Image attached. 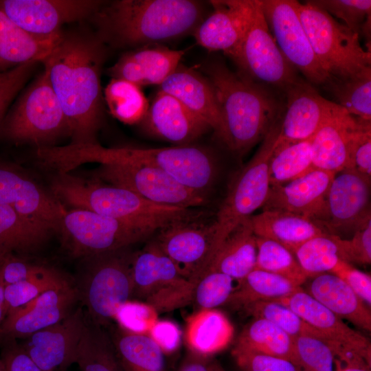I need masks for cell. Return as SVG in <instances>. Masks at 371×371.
Listing matches in <instances>:
<instances>
[{
  "mask_svg": "<svg viewBox=\"0 0 371 371\" xmlns=\"http://www.w3.org/2000/svg\"><path fill=\"white\" fill-rule=\"evenodd\" d=\"M211 359L190 352L177 371H210Z\"/></svg>",
  "mask_w": 371,
  "mask_h": 371,
  "instance_id": "59",
  "label": "cell"
},
{
  "mask_svg": "<svg viewBox=\"0 0 371 371\" xmlns=\"http://www.w3.org/2000/svg\"><path fill=\"white\" fill-rule=\"evenodd\" d=\"M60 35L50 38L35 37L0 10V72L27 63H41L52 50Z\"/></svg>",
  "mask_w": 371,
  "mask_h": 371,
  "instance_id": "32",
  "label": "cell"
},
{
  "mask_svg": "<svg viewBox=\"0 0 371 371\" xmlns=\"http://www.w3.org/2000/svg\"><path fill=\"white\" fill-rule=\"evenodd\" d=\"M52 232L0 203V249L7 254H27L36 251Z\"/></svg>",
  "mask_w": 371,
  "mask_h": 371,
  "instance_id": "34",
  "label": "cell"
},
{
  "mask_svg": "<svg viewBox=\"0 0 371 371\" xmlns=\"http://www.w3.org/2000/svg\"><path fill=\"white\" fill-rule=\"evenodd\" d=\"M49 168L67 173L89 162L129 164L158 168L186 187L207 196L218 172V160L208 147L195 144L162 148H105L97 144L51 146L44 154Z\"/></svg>",
  "mask_w": 371,
  "mask_h": 371,
  "instance_id": "3",
  "label": "cell"
},
{
  "mask_svg": "<svg viewBox=\"0 0 371 371\" xmlns=\"http://www.w3.org/2000/svg\"><path fill=\"white\" fill-rule=\"evenodd\" d=\"M311 2L325 10L353 32L360 34L366 19L371 16L370 0H314Z\"/></svg>",
  "mask_w": 371,
  "mask_h": 371,
  "instance_id": "48",
  "label": "cell"
},
{
  "mask_svg": "<svg viewBox=\"0 0 371 371\" xmlns=\"http://www.w3.org/2000/svg\"><path fill=\"white\" fill-rule=\"evenodd\" d=\"M53 196L74 208L93 211L154 232L179 219L196 217L188 208L159 205L124 188L58 173L52 184Z\"/></svg>",
  "mask_w": 371,
  "mask_h": 371,
  "instance_id": "5",
  "label": "cell"
},
{
  "mask_svg": "<svg viewBox=\"0 0 371 371\" xmlns=\"http://www.w3.org/2000/svg\"><path fill=\"white\" fill-rule=\"evenodd\" d=\"M336 174L311 219L326 234L341 236L371 219L370 177L347 168Z\"/></svg>",
  "mask_w": 371,
  "mask_h": 371,
  "instance_id": "13",
  "label": "cell"
},
{
  "mask_svg": "<svg viewBox=\"0 0 371 371\" xmlns=\"http://www.w3.org/2000/svg\"><path fill=\"white\" fill-rule=\"evenodd\" d=\"M256 256V236L249 217L225 238L205 271H219L239 282L255 268Z\"/></svg>",
  "mask_w": 371,
  "mask_h": 371,
  "instance_id": "31",
  "label": "cell"
},
{
  "mask_svg": "<svg viewBox=\"0 0 371 371\" xmlns=\"http://www.w3.org/2000/svg\"><path fill=\"white\" fill-rule=\"evenodd\" d=\"M7 311L4 302H0V325L5 318Z\"/></svg>",
  "mask_w": 371,
  "mask_h": 371,
  "instance_id": "61",
  "label": "cell"
},
{
  "mask_svg": "<svg viewBox=\"0 0 371 371\" xmlns=\"http://www.w3.org/2000/svg\"><path fill=\"white\" fill-rule=\"evenodd\" d=\"M235 345L254 352L286 359L298 365L294 339L264 319L254 318L243 328Z\"/></svg>",
  "mask_w": 371,
  "mask_h": 371,
  "instance_id": "37",
  "label": "cell"
},
{
  "mask_svg": "<svg viewBox=\"0 0 371 371\" xmlns=\"http://www.w3.org/2000/svg\"><path fill=\"white\" fill-rule=\"evenodd\" d=\"M210 10L196 0L104 1L90 19L106 45L135 49L192 35Z\"/></svg>",
  "mask_w": 371,
  "mask_h": 371,
  "instance_id": "2",
  "label": "cell"
},
{
  "mask_svg": "<svg viewBox=\"0 0 371 371\" xmlns=\"http://www.w3.org/2000/svg\"><path fill=\"white\" fill-rule=\"evenodd\" d=\"M36 63H27L0 72V126L10 104L23 88Z\"/></svg>",
  "mask_w": 371,
  "mask_h": 371,
  "instance_id": "53",
  "label": "cell"
},
{
  "mask_svg": "<svg viewBox=\"0 0 371 371\" xmlns=\"http://www.w3.org/2000/svg\"><path fill=\"white\" fill-rule=\"evenodd\" d=\"M131 271L134 285L133 296L144 300L189 280L181 275L175 263L154 240L133 254Z\"/></svg>",
  "mask_w": 371,
  "mask_h": 371,
  "instance_id": "29",
  "label": "cell"
},
{
  "mask_svg": "<svg viewBox=\"0 0 371 371\" xmlns=\"http://www.w3.org/2000/svg\"><path fill=\"white\" fill-rule=\"evenodd\" d=\"M234 328L216 309H200L186 319L185 340L190 352L205 357L221 352L230 344Z\"/></svg>",
  "mask_w": 371,
  "mask_h": 371,
  "instance_id": "33",
  "label": "cell"
},
{
  "mask_svg": "<svg viewBox=\"0 0 371 371\" xmlns=\"http://www.w3.org/2000/svg\"><path fill=\"white\" fill-rule=\"evenodd\" d=\"M301 289L302 286L280 276L254 269L238 282L225 304L242 310L252 303L280 299Z\"/></svg>",
  "mask_w": 371,
  "mask_h": 371,
  "instance_id": "36",
  "label": "cell"
},
{
  "mask_svg": "<svg viewBox=\"0 0 371 371\" xmlns=\"http://www.w3.org/2000/svg\"><path fill=\"white\" fill-rule=\"evenodd\" d=\"M232 355L243 371H302L286 359L265 355L235 345Z\"/></svg>",
  "mask_w": 371,
  "mask_h": 371,
  "instance_id": "50",
  "label": "cell"
},
{
  "mask_svg": "<svg viewBox=\"0 0 371 371\" xmlns=\"http://www.w3.org/2000/svg\"><path fill=\"white\" fill-rule=\"evenodd\" d=\"M64 135H69L68 122L43 70L7 111L0 126V136L40 147Z\"/></svg>",
  "mask_w": 371,
  "mask_h": 371,
  "instance_id": "7",
  "label": "cell"
},
{
  "mask_svg": "<svg viewBox=\"0 0 371 371\" xmlns=\"http://www.w3.org/2000/svg\"><path fill=\"white\" fill-rule=\"evenodd\" d=\"M344 281L351 289L369 306H371V277L350 263L339 259L329 272Z\"/></svg>",
  "mask_w": 371,
  "mask_h": 371,
  "instance_id": "54",
  "label": "cell"
},
{
  "mask_svg": "<svg viewBox=\"0 0 371 371\" xmlns=\"http://www.w3.org/2000/svg\"><path fill=\"white\" fill-rule=\"evenodd\" d=\"M297 1L260 0L269 28L288 63L313 85L330 80L317 60L302 24Z\"/></svg>",
  "mask_w": 371,
  "mask_h": 371,
  "instance_id": "14",
  "label": "cell"
},
{
  "mask_svg": "<svg viewBox=\"0 0 371 371\" xmlns=\"http://www.w3.org/2000/svg\"><path fill=\"white\" fill-rule=\"evenodd\" d=\"M106 45L96 34L63 32L41 62L66 116L70 144H97L104 115L101 73Z\"/></svg>",
  "mask_w": 371,
  "mask_h": 371,
  "instance_id": "1",
  "label": "cell"
},
{
  "mask_svg": "<svg viewBox=\"0 0 371 371\" xmlns=\"http://www.w3.org/2000/svg\"><path fill=\"white\" fill-rule=\"evenodd\" d=\"M74 284L65 275L59 272L50 276L6 285L4 289V300L7 315L25 306L45 291Z\"/></svg>",
  "mask_w": 371,
  "mask_h": 371,
  "instance_id": "45",
  "label": "cell"
},
{
  "mask_svg": "<svg viewBox=\"0 0 371 371\" xmlns=\"http://www.w3.org/2000/svg\"><path fill=\"white\" fill-rule=\"evenodd\" d=\"M336 173L313 169L286 185L271 186L262 211H280L312 219L320 208Z\"/></svg>",
  "mask_w": 371,
  "mask_h": 371,
  "instance_id": "26",
  "label": "cell"
},
{
  "mask_svg": "<svg viewBox=\"0 0 371 371\" xmlns=\"http://www.w3.org/2000/svg\"><path fill=\"white\" fill-rule=\"evenodd\" d=\"M75 363L80 371H124L111 339L102 327L92 322L87 315Z\"/></svg>",
  "mask_w": 371,
  "mask_h": 371,
  "instance_id": "38",
  "label": "cell"
},
{
  "mask_svg": "<svg viewBox=\"0 0 371 371\" xmlns=\"http://www.w3.org/2000/svg\"><path fill=\"white\" fill-rule=\"evenodd\" d=\"M0 371H5V368H4V366L3 364V362L1 359V357H0Z\"/></svg>",
  "mask_w": 371,
  "mask_h": 371,
  "instance_id": "63",
  "label": "cell"
},
{
  "mask_svg": "<svg viewBox=\"0 0 371 371\" xmlns=\"http://www.w3.org/2000/svg\"><path fill=\"white\" fill-rule=\"evenodd\" d=\"M337 104L351 115L371 121V67L341 78H330L326 85Z\"/></svg>",
  "mask_w": 371,
  "mask_h": 371,
  "instance_id": "39",
  "label": "cell"
},
{
  "mask_svg": "<svg viewBox=\"0 0 371 371\" xmlns=\"http://www.w3.org/2000/svg\"><path fill=\"white\" fill-rule=\"evenodd\" d=\"M210 371H225L221 365L215 360H211Z\"/></svg>",
  "mask_w": 371,
  "mask_h": 371,
  "instance_id": "60",
  "label": "cell"
},
{
  "mask_svg": "<svg viewBox=\"0 0 371 371\" xmlns=\"http://www.w3.org/2000/svg\"><path fill=\"white\" fill-rule=\"evenodd\" d=\"M292 310L311 327L318 331L332 348H342L371 360L370 340L301 289L274 300Z\"/></svg>",
  "mask_w": 371,
  "mask_h": 371,
  "instance_id": "22",
  "label": "cell"
},
{
  "mask_svg": "<svg viewBox=\"0 0 371 371\" xmlns=\"http://www.w3.org/2000/svg\"><path fill=\"white\" fill-rule=\"evenodd\" d=\"M367 122L342 107L331 114L311 138L312 170L337 174L349 168L353 139Z\"/></svg>",
  "mask_w": 371,
  "mask_h": 371,
  "instance_id": "24",
  "label": "cell"
},
{
  "mask_svg": "<svg viewBox=\"0 0 371 371\" xmlns=\"http://www.w3.org/2000/svg\"><path fill=\"white\" fill-rule=\"evenodd\" d=\"M254 234L273 240L293 254L307 240L326 233L311 219L280 211H262L250 216Z\"/></svg>",
  "mask_w": 371,
  "mask_h": 371,
  "instance_id": "30",
  "label": "cell"
},
{
  "mask_svg": "<svg viewBox=\"0 0 371 371\" xmlns=\"http://www.w3.org/2000/svg\"><path fill=\"white\" fill-rule=\"evenodd\" d=\"M111 341L124 371H164V353L148 335L117 326Z\"/></svg>",
  "mask_w": 371,
  "mask_h": 371,
  "instance_id": "35",
  "label": "cell"
},
{
  "mask_svg": "<svg viewBox=\"0 0 371 371\" xmlns=\"http://www.w3.org/2000/svg\"><path fill=\"white\" fill-rule=\"evenodd\" d=\"M195 218L167 224L157 231L154 240L181 275L194 284L208 268L217 250L213 222L204 223Z\"/></svg>",
  "mask_w": 371,
  "mask_h": 371,
  "instance_id": "15",
  "label": "cell"
},
{
  "mask_svg": "<svg viewBox=\"0 0 371 371\" xmlns=\"http://www.w3.org/2000/svg\"><path fill=\"white\" fill-rule=\"evenodd\" d=\"M308 279L304 291L343 320L371 331L370 307L344 281L329 272Z\"/></svg>",
  "mask_w": 371,
  "mask_h": 371,
  "instance_id": "28",
  "label": "cell"
},
{
  "mask_svg": "<svg viewBox=\"0 0 371 371\" xmlns=\"http://www.w3.org/2000/svg\"><path fill=\"white\" fill-rule=\"evenodd\" d=\"M0 357L5 371H44L26 353L16 339L0 343Z\"/></svg>",
  "mask_w": 371,
  "mask_h": 371,
  "instance_id": "56",
  "label": "cell"
},
{
  "mask_svg": "<svg viewBox=\"0 0 371 371\" xmlns=\"http://www.w3.org/2000/svg\"><path fill=\"white\" fill-rule=\"evenodd\" d=\"M86 324L82 306L60 322L37 331L20 344L44 371H67L76 362L77 350Z\"/></svg>",
  "mask_w": 371,
  "mask_h": 371,
  "instance_id": "18",
  "label": "cell"
},
{
  "mask_svg": "<svg viewBox=\"0 0 371 371\" xmlns=\"http://www.w3.org/2000/svg\"><path fill=\"white\" fill-rule=\"evenodd\" d=\"M334 355V371H371V360L350 350L336 348Z\"/></svg>",
  "mask_w": 371,
  "mask_h": 371,
  "instance_id": "58",
  "label": "cell"
},
{
  "mask_svg": "<svg viewBox=\"0 0 371 371\" xmlns=\"http://www.w3.org/2000/svg\"><path fill=\"white\" fill-rule=\"evenodd\" d=\"M243 76L283 92L299 76L280 52L262 13L260 0L233 60Z\"/></svg>",
  "mask_w": 371,
  "mask_h": 371,
  "instance_id": "11",
  "label": "cell"
},
{
  "mask_svg": "<svg viewBox=\"0 0 371 371\" xmlns=\"http://www.w3.org/2000/svg\"><path fill=\"white\" fill-rule=\"evenodd\" d=\"M125 249L83 258L74 283L79 302L94 324L103 327L133 296L132 255Z\"/></svg>",
  "mask_w": 371,
  "mask_h": 371,
  "instance_id": "6",
  "label": "cell"
},
{
  "mask_svg": "<svg viewBox=\"0 0 371 371\" xmlns=\"http://www.w3.org/2000/svg\"><path fill=\"white\" fill-rule=\"evenodd\" d=\"M371 176V124L366 123L355 135L350 150V167Z\"/></svg>",
  "mask_w": 371,
  "mask_h": 371,
  "instance_id": "55",
  "label": "cell"
},
{
  "mask_svg": "<svg viewBox=\"0 0 371 371\" xmlns=\"http://www.w3.org/2000/svg\"><path fill=\"white\" fill-rule=\"evenodd\" d=\"M297 363L302 371H334L331 346L319 334L306 333L294 339Z\"/></svg>",
  "mask_w": 371,
  "mask_h": 371,
  "instance_id": "46",
  "label": "cell"
},
{
  "mask_svg": "<svg viewBox=\"0 0 371 371\" xmlns=\"http://www.w3.org/2000/svg\"><path fill=\"white\" fill-rule=\"evenodd\" d=\"M184 51L163 45H151L132 49L122 54L108 69L111 78L129 81L139 87H158L181 63Z\"/></svg>",
  "mask_w": 371,
  "mask_h": 371,
  "instance_id": "27",
  "label": "cell"
},
{
  "mask_svg": "<svg viewBox=\"0 0 371 371\" xmlns=\"http://www.w3.org/2000/svg\"><path fill=\"white\" fill-rule=\"evenodd\" d=\"M257 256L254 269L268 271L302 286L308 278L294 254L282 245L256 236Z\"/></svg>",
  "mask_w": 371,
  "mask_h": 371,
  "instance_id": "42",
  "label": "cell"
},
{
  "mask_svg": "<svg viewBox=\"0 0 371 371\" xmlns=\"http://www.w3.org/2000/svg\"><path fill=\"white\" fill-rule=\"evenodd\" d=\"M104 100L114 117L131 125L142 122L150 102L141 87L119 78H111L107 84L104 91Z\"/></svg>",
  "mask_w": 371,
  "mask_h": 371,
  "instance_id": "41",
  "label": "cell"
},
{
  "mask_svg": "<svg viewBox=\"0 0 371 371\" xmlns=\"http://www.w3.org/2000/svg\"><path fill=\"white\" fill-rule=\"evenodd\" d=\"M156 309L145 302L128 300L117 311L114 320L131 333L148 335L158 319Z\"/></svg>",
  "mask_w": 371,
  "mask_h": 371,
  "instance_id": "49",
  "label": "cell"
},
{
  "mask_svg": "<svg viewBox=\"0 0 371 371\" xmlns=\"http://www.w3.org/2000/svg\"><path fill=\"white\" fill-rule=\"evenodd\" d=\"M211 10L192 36L209 52L236 57L251 19L256 0H211Z\"/></svg>",
  "mask_w": 371,
  "mask_h": 371,
  "instance_id": "17",
  "label": "cell"
},
{
  "mask_svg": "<svg viewBox=\"0 0 371 371\" xmlns=\"http://www.w3.org/2000/svg\"><path fill=\"white\" fill-rule=\"evenodd\" d=\"M229 276L208 270L195 283L192 302L200 309H215L225 304L236 286Z\"/></svg>",
  "mask_w": 371,
  "mask_h": 371,
  "instance_id": "47",
  "label": "cell"
},
{
  "mask_svg": "<svg viewBox=\"0 0 371 371\" xmlns=\"http://www.w3.org/2000/svg\"><path fill=\"white\" fill-rule=\"evenodd\" d=\"M93 180L130 190L152 203L190 209L207 202V196L179 183L165 172L148 166L101 164Z\"/></svg>",
  "mask_w": 371,
  "mask_h": 371,
  "instance_id": "12",
  "label": "cell"
},
{
  "mask_svg": "<svg viewBox=\"0 0 371 371\" xmlns=\"http://www.w3.org/2000/svg\"><path fill=\"white\" fill-rule=\"evenodd\" d=\"M139 124L148 134L177 146L192 144L212 130L177 98L159 89Z\"/></svg>",
  "mask_w": 371,
  "mask_h": 371,
  "instance_id": "23",
  "label": "cell"
},
{
  "mask_svg": "<svg viewBox=\"0 0 371 371\" xmlns=\"http://www.w3.org/2000/svg\"><path fill=\"white\" fill-rule=\"evenodd\" d=\"M104 1L0 0V10L28 34L41 38L57 37L66 23L90 18Z\"/></svg>",
  "mask_w": 371,
  "mask_h": 371,
  "instance_id": "16",
  "label": "cell"
},
{
  "mask_svg": "<svg viewBox=\"0 0 371 371\" xmlns=\"http://www.w3.org/2000/svg\"><path fill=\"white\" fill-rule=\"evenodd\" d=\"M302 24L321 66L330 78H346L370 66L371 53L359 35L311 1L297 2Z\"/></svg>",
  "mask_w": 371,
  "mask_h": 371,
  "instance_id": "9",
  "label": "cell"
},
{
  "mask_svg": "<svg viewBox=\"0 0 371 371\" xmlns=\"http://www.w3.org/2000/svg\"><path fill=\"white\" fill-rule=\"evenodd\" d=\"M11 254H7L5 251L0 249V262L8 255Z\"/></svg>",
  "mask_w": 371,
  "mask_h": 371,
  "instance_id": "62",
  "label": "cell"
},
{
  "mask_svg": "<svg viewBox=\"0 0 371 371\" xmlns=\"http://www.w3.org/2000/svg\"><path fill=\"white\" fill-rule=\"evenodd\" d=\"M58 233L74 258H85L125 249L154 232L91 210H67Z\"/></svg>",
  "mask_w": 371,
  "mask_h": 371,
  "instance_id": "10",
  "label": "cell"
},
{
  "mask_svg": "<svg viewBox=\"0 0 371 371\" xmlns=\"http://www.w3.org/2000/svg\"><path fill=\"white\" fill-rule=\"evenodd\" d=\"M158 89L177 98L206 122L218 139L222 124L218 102L213 86L198 67L181 63Z\"/></svg>",
  "mask_w": 371,
  "mask_h": 371,
  "instance_id": "25",
  "label": "cell"
},
{
  "mask_svg": "<svg viewBox=\"0 0 371 371\" xmlns=\"http://www.w3.org/2000/svg\"><path fill=\"white\" fill-rule=\"evenodd\" d=\"M335 235L314 237L302 245L294 255L308 278L330 272L340 259Z\"/></svg>",
  "mask_w": 371,
  "mask_h": 371,
  "instance_id": "43",
  "label": "cell"
},
{
  "mask_svg": "<svg viewBox=\"0 0 371 371\" xmlns=\"http://www.w3.org/2000/svg\"><path fill=\"white\" fill-rule=\"evenodd\" d=\"M0 203L21 216L58 233L63 204L14 167L0 164Z\"/></svg>",
  "mask_w": 371,
  "mask_h": 371,
  "instance_id": "20",
  "label": "cell"
},
{
  "mask_svg": "<svg viewBox=\"0 0 371 371\" xmlns=\"http://www.w3.org/2000/svg\"><path fill=\"white\" fill-rule=\"evenodd\" d=\"M286 98L279 142L291 143L309 139L322 123L341 108L300 76L283 91Z\"/></svg>",
  "mask_w": 371,
  "mask_h": 371,
  "instance_id": "19",
  "label": "cell"
},
{
  "mask_svg": "<svg viewBox=\"0 0 371 371\" xmlns=\"http://www.w3.org/2000/svg\"><path fill=\"white\" fill-rule=\"evenodd\" d=\"M242 311L254 318H261L270 322L293 339L306 333L320 334L289 308L276 301L256 302L245 306Z\"/></svg>",
  "mask_w": 371,
  "mask_h": 371,
  "instance_id": "44",
  "label": "cell"
},
{
  "mask_svg": "<svg viewBox=\"0 0 371 371\" xmlns=\"http://www.w3.org/2000/svg\"><path fill=\"white\" fill-rule=\"evenodd\" d=\"M59 272L53 267L32 263L14 254H8L0 262V273L5 286L53 276Z\"/></svg>",
  "mask_w": 371,
  "mask_h": 371,
  "instance_id": "51",
  "label": "cell"
},
{
  "mask_svg": "<svg viewBox=\"0 0 371 371\" xmlns=\"http://www.w3.org/2000/svg\"><path fill=\"white\" fill-rule=\"evenodd\" d=\"M148 335L155 342L164 354L177 351L181 342L182 333L175 322L158 319Z\"/></svg>",
  "mask_w": 371,
  "mask_h": 371,
  "instance_id": "57",
  "label": "cell"
},
{
  "mask_svg": "<svg viewBox=\"0 0 371 371\" xmlns=\"http://www.w3.org/2000/svg\"><path fill=\"white\" fill-rule=\"evenodd\" d=\"M311 170V138L291 143L278 139L269 163L271 186L291 181Z\"/></svg>",
  "mask_w": 371,
  "mask_h": 371,
  "instance_id": "40",
  "label": "cell"
},
{
  "mask_svg": "<svg viewBox=\"0 0 371 371\" xmlns=\"http://www.w3.org/2000/svg\"><path fill=\"white\" fill-rule=\"evenodd\" d=\"M79 302L74 284L49 290L22 308L6 315L0 325V343L23 339L69 315Z\"/></svg>",
  "mask_w": 371,
  "mask_h": 371,
  "instance_id": "21",
  "label": "cell"
},
{
  "mask_svg": "<svg viewBox=\"0 0 371 371\" xmlns=\"http://www.w3.org/2000/svg\"><path fill=\"white\" fill-rule=\"evenodd\" d=\"M199 69L214 87L221 116L218 140L229 151L242 155L262 140L284 107L274 89L232 71L219 58Z\"/></svg>",
  "mask_w": 371,
  "mask_h": 371,
  "instance_id": "4",
  "label": "cell"
},
{
  "mask_svg": "<svg viewBox=\"0 0 371 371\" xmlns=\"http://www.w3.org/2000/svg\"><path fill=\"white\" fill-rule=\"evenodd\" d=\"M282 113L276 120L247 164L236 175L213 221L218 250L228 234L262 207L270 189L269 163L278 139ZM216 250V251H217Z\"/></svg>",
  "mask_w": 371,
  "mask_h": 371,
  "instance_id": "8",
  "label": "cell"
},
{
  "mask_svg": "<svg viewBox=\"0 0 371 371\" xmlns=\"http://www.w3.org/2000/svg\"><path fill=\"white\" fill-rule=\"evenodd\" d=\"M340 259L360 265L371 262V219L357 228L349 239L337 236Z\"/></svg>",
  "mask_w": 371,
  "mask_h": 371,
  "instance_id": "52",
  "label": "cell"
}]
</instances>
